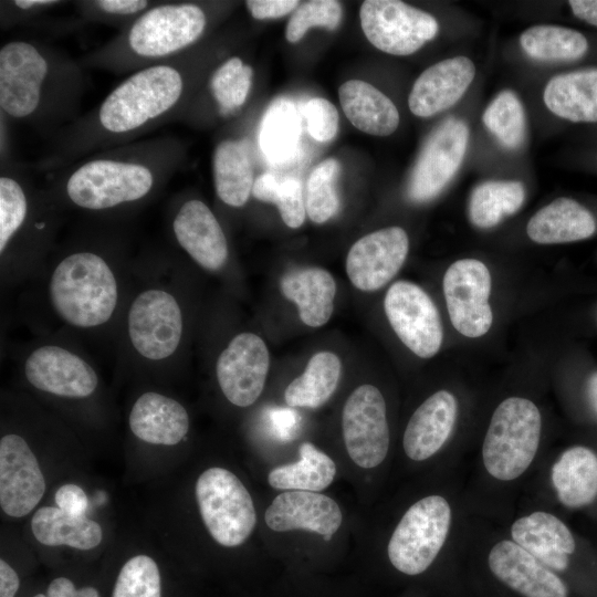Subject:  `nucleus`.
Here are the masks:
<instances>
[{"label": "nucleus", "instance_id": "1", "mask_svg": "<svg viewBox=\"0 0 597 597\" xmlns=\"http://www.w3.org/2000/svg\"><path fill=\"white\" fill-rule=\"evenodd\" d=\"M192 84L187 52L130 73L94 109L53 133L52 150L41 167H66L172 122L181 113Z\"/></svg>", "mask_w": 597, "mask_h": 597}, {"label": "nucleus", "instance_id": "2", "mask_svg": "<svg viewBox=\"0 0 597 597\" xmlns=\"http://www.w3.org/2000/svg\"><path fill=\"white\" fill-rule=\"evenodd\" d=\"M181 156V146L174 136L104 149L64 167L55 179L54 193L92 212L135 206L172 177Z\"/></svg>", "mask_w": 597, "mask_h": 597}, {"label": "nucleus", "instance_id": "3", "mask_svg": "<svg viewBox=\"0 0 597 597\" xmlns=\"http://www.w3.org/2000/svg\"><path fill=\"white\" fill-rule=\"evenodd\" d=\"M84 86L82 65L52 46L15 39L0 49V109L8 119L56 132L80 117Z\"/></svg>", "mask_w": 597, "mask_h": 597}, {"label": "nucleus", "instance_id": "4", "mask_svg": "<svg viewBox=\"0 0 597 597\" xmlns=\"http://www.w3.org/2000/svg\"><path fill=\"white\" fill-rule=\"evenodd\" d=\"M206 10L193 2H156L82 64L124 75L186 53L205 34Z\"/></svg>", "mask_w": 597, "mask_h": 597}, {"label": "nucleus", "instance_id": "5", "mask_svg": "<svg viewBox=\"0 0 597 597\" xmlns=\"http://www.w3.org/2000/svg\"><path fill=\"white\" fill-rule=\"evenodd\" d=\"M56 315L75 328H94L114 315L119 289L113 268L100 252L81 249L62 258L49 281Z\"/></svg>", "mask_w": 597, "mask_h": 597}, {"label": "nucleus", "instance_id": "6", "mask_svg": "<svg viewBox=\"0 0 597 597\" xmlns=\"http://www.w3.org/2000/svg\"><path fill=\"white\" fill-rule=\"evenodd\" d=\"M540 436L537 407L521 397L505 399L493 412L483 441L482 458L486 471L501 481L519 478L532 463Z\"/></svg>", "mask_w": 597, "mask_h": 597}, {"label": "nucleus", "instance_id": "7", "mask_svg": "<svg viewBox=\"0 0 597 597\" xmlns=\"http://www.w3.org/2000/svg\"><path fill=\"white\" fill-rule=\"evenodd\" d=\"M451 523V510L440 495L412 504L396 526L387 547L392 567L406 576L425 574L441 551Z\"/></svg>", "mask_w": 597, "mask_h": 597}, {"label": "nucleus", "instance_id": "8", "mask_svg": "<svg viewBox=\"0 0 597 597\" xmlns=\"http://www.w3.org/2000/svg\"><path fill=\"white\" fill-rule=\"evenodd\" d=\"M201 519L212 538L226 547L243 544L254 530L253 500L231 471L213 467L205 470L196 483Z\"/></svg>", "mask_w": 597, "mask_h": 597}, {"label": "nucleus", "instance_id": "9", "mask_svg": "<svg viewBox=\"0 0 597 597\" xmlns=\"http://www.w3.org/2000/svg\"><path fill=\"white\" fill-rule=\"evenodd\" d=\"M182 332V311L170 292L150 287L135 296L127 314V334L140 357L153 362L169 358L178 349Z\"/></svg>", "mask_w": 597, "mask_h": 597}, {"label": "nucleus", "instance_id": "10", "mask_svg": "<svg viewBox=\"0 0 597 597\" xmlns=\"http://www.w3.org/2000/svg\"><path fill=\"white\" fill-rule=\"evenodd\" d=\"M367 40L392 55H410L438 33L437 20L428 12L398 0H366L359 10Z\"/></svg>", "mask_w": 597, "mask_h": 597}, {"label": "nucleus", "instance_id": "11", "mask_svg": "<svg viewBox=\"0 0 597 597\" xmlns=\"http://www.w3.org/2000/svg\"><path fill=\"white\" fill-rule=\"evenodd\" d=\"M343 437L349 458L364 469L379 465L389 448L386 404L373 385L357 387L347 398L342 415Z\"/></svg>", "mask_w": 597, "mask_h": 597}, {"label": "nucleus", "instance_id": "12", "mask_svg": "<svg viewBox=\"0 0 597 597\" xmlns=\"http://www.w3.org/2000/svg\"><path fill=\"white\" fill-rule=\"evenodd\" d=\"M384 307L392 329L412 353L421 358L438 353L443 338L439 312L420 286L395 282L386 293Z\"/></svg>", "mask_w": 597, "mask_h": 597}, {"label": "nucleus", "instance_id": "13", "mask_svg": "<svg viewBox=\"0 0 597 597\" xmlns=\"http://www.w3.org/2000/svg\"><path fill=\"white\" fill-rule=\"evenodd\" d=\"M469 128L453 117L442 122L427 138L408 184V197L416 202L434 198L453 178L464 158Z\"/></svg>", "mask_w": 597, "mask_h": 597}, {"label": "nucleus", "instance_id": "14", "mask_svg": "<svg viewBox=\"0 0 597 597\" xmlns=\"http://www.w3.org/2000/svg\"><path fill=\"white\" fill-rule=\"evenodd\" d=\"M491 275L475 259L452 263L443 276V293L448 313L454 328L467 337L488 333L493 315L489 304Z\"/></svg>", "mask_w": 597, "mask_h": 597}, {"label": "nucleus", "instance_id": "15", "mask_svg": "<svg viewBox=\"0 0 597 597\" xmlns=\"http://www.w3.org/2000/svg\"><path fill=\"white\" fill-rule=\"evenodd\" d=\"M269 366V350L260 336L248 332L235 335L217 359L222 394L234 406H251L263 391Z\"/></svg>", "mask_w": 597, "mask_h": 597}, {"label": "nucleus", "instance_id": "16", "mask_svg": "<svg viewBox=\"0 0 597 597\" xmlns=\"http://www.w3.org/2000/svg\"><path fill=\"white\" fill-rule=\"evenodd\" d=\"M27 380L36 389L65 398H85L98 385L95 369L74 352L59 345H42L24 362Z\"/></svg>", "mask_w": 597, "mask_h": 597}, {"label": "nucleus", "instance_id": "17", "mask_svg": "<svg viewBox=\"0 0 597 597\" xmlns=\"http://www.w3.org/2000/svg\"><path fill=\"white\" fill-rule=\"evenodd\" d=\"M45 492V480L28 442L15 433L0 440V505L11 517L29 514Z\"/></svg>", "mask_w": 597, "mask_h": 597}, {"label": "nucleus", "instance_id": "18", "mask_svg": "<svg viewBox=\"0 0 597 597\" xmlns=\"http://www.w3.org/2000/svg\"><path fill=\"white\" fill-rule=\"evenodd\" d=\"M409 240L399 227L380 229L356 241L346 258V272L355 287L371 292L383 287L400 270Z\"/></svg>", "mask_w": 597, "mask_h": 597}, {"label": "nucleus", "instance_id": "19", "mask_svg": "<svg viewBox=\"0 0 597 597\" xmlns=\"http://www.w3.org/2000/svg\"><path fill=\"white\" fill-rule=\"evenodd\" d=\"M492 578L515 597H569L565 582L512 541L495 544L488 556Z\"/></svg>", "mask_w": 597, "mask_h": 597}, {"label": "nucleus", "instance_id": "20", "mask_svg": "<svg viewBox=\"0 0 597 597\" xmlns=\"http://www.w3.org/2000/svg\"><path fill=\"white\" fill-rule=\"evenodd\" d=\"M171 231L178 245L205 270L218 271L227 263L226 234L202 200H185L172 216Z\"/></svg>", "mask_w": 597, "mask_h": 597}, {"label": "nucleus", "instance_id": "21", "mask_svg": "<svg viewBox=\"0 0 597 597\" xmlns=\"http://www.w3.org/2000/svg\"><path fill=\"white\" fill-rule=\"evenodd\" d=\"M264 521L274 532L303 530L329 541L339 528L343 515L338 504L325 494L286 491L274 498Z\"/></svg>", "mask_w": 597, "mask_h": 597}, {"label": "nucleus", "instance_id": "22", "mask_svg": "<svg viewBox=\"0 0 597 597\" xmlns=\"http://www.w3.org/2000/svg\"><path fill=\"white\" fill-rule=\"evenodd\" d=\"M475 75V66L467 56L438 62L416 80L408 105L419 117L433 116L453 106L465 93Z\"/></svg>", "mask_w": 597, "mask_h": 597}, {"label": "nucleus", "instance_id": "23", "mask_svg": "<svg viewBox=\"0 0 597 597\" xmlns=\"http://www.w3.org/2000/svg\"><path fill=\"white\" fill-rule=\"evenodd\" d=\"M457 411V400L447 390H439L425 400L411 416L404 433L407 457L423 461L438 452L452 432Z\"/></svg>", "mask_w": 597, "mask_h": 597}, {"label": "nucleus", "instance_id": "24", "mask_svg": "<svg viewBox=\"0 0 597 597\" xmlns=\"http://www.w3.org/2000/svg\"><path fill=\"white\" fill-rule=\"evenodd\" d=\"M511 535L513 542L555 573L568 568L575 541L568 527L555 515L538 511L523 516L513 523Z\"/></svg>", "mask_w": 597, "mask_h": 597}, {"label": "nucleus", "instance_id": "25", "mask_svg": "<svg viewBox=\"0 0 597 597\" xmlns=\"http://www.w3.org/2000/svg\"><path fill=\"white\" fill-rule=\"evenodd\" d=\"M132 432L140 440L160 446H175L188 433L186 408L168 396L148 391L137 398L128 417Z\"/></svg>", "mask_w": 597, "mask_h": 597}, {"label": "nucleus", "instance_id": "26", "mask_svg": "<svg viewBox=\"0 0 597 597\" xmlns=\"http://www.w3.org/2000/svg\"><path fill=\"white\" fill-rule=\"evenodd\" d=\"M544 103L557 117L570 123H597V66L553 76L544 90Z\"/></svg>", "mask_w": 597, "mask_h": 597}, {"label": "nucleus", "instance_id": "27", "mask_svg": "<svg viewBox=\"0 0 597 597\" xmlns=\"http://www.w3.org/2000/svg\"><path fill=\"white\" fill-rule=\"evenodd\" d=\"M596 230L597 221L593 212L567 197L557 198L540 209L526 228L530 239L541 244L585 240Z\"/></svg>", "mask_w": 597, "mask_h": 597}, {"label": "nucleus", "instance_id": "28", "mask_svg": "<svg viewBox=\"0 0 597 597\" xmlns=\"http://www.w3.org/2000/svg\"><path fill=\"white\" fill-rule=\"evenodd\" d=\"M338 97L346 117L357 129L374 136H388L397 129V107L371 84L347 81L339 86Z\"/></svg>", "mask_w": 597, "mask_h": 597}, {"label": "nucleus", "instance_id": "29", "mask_svg": "<svg viewBox=\"0 0 597 597\" xmlns=\"http://www.w3.org/2000/svg\"><path fill=\"white\" fill-rule=\"evenodd\" d=\"M280 286L283 295L298 307L304 324L320 327L328 322L334 308L336 284L321 268H303L285 273Z\"/></svg>", "mask_w": 597, "mask_h": 597}, {"label": "nucleus", "instance_id": "30", "mask_svg": "<svg viewBox=\"0 0 597 597\" xmlns=\"http://www.w3.org/2000/svg\"><path fill=\"white\" fill-rule=\"evenodd\" d=\"M213 184L218 198L227 206L243 207L254 184L253 164L244 139H223L214 148Z\"/></svg>", "mask_w": 597, "mask_h": 597}, {"label": "nucleus", "instance_id": "31", "mask_svg": "<svg viewBox=\"0 0 597 597\" xmlns=\"http://www.w3.org/2000/svg\"><path fill=\"white\" fill-rule=\"evenodd\" d=\"M552 481L565 506L591 503L597 496V455L582 446L567 449L553 465Z\"/></svg>", "mask_w": 597, "mask_h": 597}, {"label": "nucleus", "instance_id": "32", "mask_svg": "<svg viewBox=\"0 0 597 597\" xmlns=\"http://www.w3.org/2000/svg\"><path fill=\"white\" fill-rule=\"evenodd\" d=\"M34 190L13 167L2 166L0 176V254L3 255L13 243L24 237L33 222L35 211Z\"/></svg>", "mask_w": 597, "mask_h": 597}, {"label": "nucleus", "instance_id": "33", "mask_svg": "<svg viewBox=\"0 0 597 597\" xmlns=\"http://www.w3.org/2000/svg\"><path fill=\"white\" fill-rule=\"evenodd\" d=\"M31 530L43 545L87 551L96 547L103 538L101 525L83 516L67 514L54 506H43L32 516Z\"/></svg>", "mask_w": 597, "mask_h": 597}, {"label": "nucleus", "instance_id": "34", "mask_svg": "<svg viewBox=\"0 0 597 597\" xmlns=\"http://www.w3.org/2000/svg\"><path fill=\"white\" fill-rule=\"evenodd\" d=\"M520 43L530 57L543 62L575 63L591 50L590 40L583 32L551 24L525 30Z\"/></svg>", "mask_w": 597, "mask_h": 597}, {"label": "nucleus", "instance_id": "35", "mask_svg": "<svg viewBox=\"0 0 597 597\" xmlns=\"http://www.w3.org/2000/svg\"><path fill=\"white\" fill-rule=\"evenodd\" d=\"M296 462L282 464L270 471L268 481L275 490L320 492L334 480V461L311 442L298 448Z\"/></svg>", "mask_w": 597, "mask_h": 597}, {"label": "nucleus", "instance_id": "36", "mask_svg": "<svg viewBox=\"0 0 597 597\" xmlns=\"http://www.w3.org/2000/svg\"><path fill=\"white\" fill-rule=\"evenodd\" d=\"M339 358L331 352L312 356L304 373L285 389V402L292 408H318L334 394L341 377Z\"/></svg>", "mask_w": 597, "mask_h": 597}, {"label": "nucleus", "instance_id": "37", "mask_svg": "<svg viewBox=\"0 0 597 597\" xmlns=\"http://www.w3.org/2000/svg\"><path fill=\"white\" fill-rule=\"evenodd\" d=\"M525 198L520 181H486L474 188L469 201L472 223L482 229L496 226L504 217L516 212Z\"/></svg>", "mask_w": 597, "mask_h": 597}, {"label": "nucleus", "instance_id": "38", "mask_svg": "<svg viewBox=\"0 0 597 597\" xmlns=\"http://www.w3.org/2000/svg\"><path fill=\"white\" fill-rule=\"evenodd\" d=\"M300 132L294 106L287 101H276L269 107L261 123V149L272 160H285L295 150Z\"/></svg>", "mask_w": 597, "mask_h": 597}, {"label": "nucleus", "instance_id": "39", "mask_svg": "<svg viewBox=\"0 0 597 597\" xmlns=\"http://www.w3.org/2000/svg\"><path fill=\"white\" fill-rule=\"evenodd\" d=\"M252 195L256 200L276 205L284 223L298 228L305 220L306 209L301 181L292 176L264 172L254 180Z\"/></svg>", "mask_w": 597, "mask_h": 597}, {"label": "nucleus", "instance_id": "40", "mask_svg": "<svg viewBox=\"0 0 597 597\" xmlns=\"http://www.w3.org/2000/svg\"><path fill=\"white\" fill-rule=\"evenodd\" d=\"M252 78V67L244 64L238 56L228 59L213 71L208 88L221 116L232 115L245 103Z\"/></svg>", "mask_w": 597, "mask_h": 597}, {"label": "nucleus", "instance_id": "41", "mask_svg": "<svg viewBox=\"0 0 597 597\" xmlns=\"http://www.w3.org/2000/svg\"><path fill=\"white\" fill-rule=\"evenodd\" d=\"M482 121L503 147L516 149L523 144L526 130L525 113L514 92L499 93L485 108Z\"/></svg>", "mask_w": 597, "mask_h": 597}, {"label": "nucleus", "instance_id": "42", "mask_svg": "<svg viewBox=\"0 0 597 597\" xmlns=\"http://www.w3.org/2000/svg\"><path fill=\"white\" fill-rule=\"evenodd\" d=\"M342 171L335 158H327L316 165L308 176L305 192V209L315 223H324L339 209L337 180Z\"/></svg>", "mask_w": 597, "mask_h": 597}, {"label": "nucleus", "instance_id": "43", "mask_svg": "<svg viewBox=\"0 0 597 597\" xmlns=\"http://www.w3.org/2000/svg\"><path fill=\"white\" fill-rule=\"evenodd\" d=\"M112 597H161V577L147 555L129 558L119 570Z\"/></svg>", "mask_w": 597, "mask_h": 597}, {"label": "nucleus", "instance_id": "44", "mask_svg": "<svg viewBox=\"0 0 597 597\" xmlns=\"http://www.w3.org/2000/svg\"><path fill=\"white\" fill-rule=\"evenodd\" d=\"M342 20V6L335 0H312L300 3L285 28V38L290 43L298 42L312 27L328 30L338 28Z\"/></svg>", "mask_w": 597, "mask_h": 597}, {"label": "nucleus", "instance_id": "45", "mask_svg": "<svg viewBox=\"0 0 597 597\" xmlns=\"http://www.w3.org/2000/svg\"><path fill=\"white\" fill-rule=\"evenodd\" d=\"M78 3L80 12L87 20L108 23L123 30L156 2L148 0H93Z\"/></svg>", "mask_w": 597, "mask_h": 597}, {"label": "nucleus", "instance_id": "46", "mask_svg": "<svg viewBox=\"0 0 597 597\" xmlns=\"http://www.w3.org/2000/svg\"><path fill=\"white\" fill-rule=\"evenodd\" d=\"M308 134L317 142L332 140L338 130L339 116L336 107L327 100L315 97L304 107Z\"/></svg>", "mask_w": 597, "mask_h": 597}, {"label": "nucleus", "instance_id": "47", "mask_svg": "<svg viewBox=\"0 0 597 597\" xmlns=\"http://www.w3.org/2000/svg\"><path fill=\"white\" fill-rule=\"evenodd\" d=\"M61 3L56 0L1 1V23L7 25L27 21Z\"/></svg>", "mask_w": 597, "mask_h": 597}, {"label": "nucleus", "instance_id": "48", "mask_svg": "<svg viewBox=\"0 0 597 597\" xmlns=\"http://www.w3.org/2000/svg\"><path fill=\"white\" fill-rule=\"evenodd\" d=\"M56 507L63 512L74 515H85L88 500L84 490L72 483L60 486L55 493Z\"/></svg>", "mask_w": 597, "mask_h": 597}, {"label": "nucleus", "instance_id": "49", "mask_svg": "<svg viewBox=\"0 0 597 597\" xmlns=\"http://www.w3.org/2000/svg\"><path fill=\"white\" fill-rule=\"evenodd\" d=\"M247 9L258 20L275 19L294 11L300 2L296 0H248Z\"/></svg>", "mask_w": 597, "mask_h": 597}, {"label": "nucleus", "instance_id": "50", "mask_svg": "<svg viewBox=\"0 0 597 597\" xmlns=\"http://www.w3.org/2000/svg\"><path fill=\"white\" fill-rule=\"evenodd\" d=\"M20 586L17 572L4 561H0V597H14Z\"/></svg>", "mask_w": 597, "mask_h": 597}, {"label": "nucleus", "instance_id": "51", "mask_svg": "<svg viewBox=\"0 0 597 597\" xmlns=\"http://www.w3.org/2000/svg\"><path fill=\"white\" fill-rule=\"evenodd\" d=\"M568 6L577 19L597 28V0H570Z\"/></svg>", "mask_w": 597, "mask_h": 597}, {"label": "nucleus", "instance_id": "52", "mask_svg": "<svg viewBox=\"0 0 597 597\" xmlns=\"http://www.w3.org/2000/svg\"><path fill=\"white\" fill-rule=\"evenodd\" d=\"M76 590L72 580L57 577L50 583L46 597H75Z\"/></svg>", "mask_w": 597, "mask_h": 597}, {"label": "nucleus", "instance_id": "53", "mask_svg": "<svg viewBox=\"0 0 597 597\" xmlns=\"http://www.w3.org/2000/svg\"><path fill=\"white\" fill-rule=\"evenodd\" d=\"M274 425L280 430H287L294 426L295 415L291 410L281 409L272 413Z\"/></svg>", "mask_w": 597, "mask_h": 597}, {"label": "nucleus", "instance_id": "54", "mask_svg": "<svg viewBox=\"0 0 597 597\" xmlns=\"http://www.w3.org/2000/svg\"><path fill=\"white\" fill-rule=\"evenodd\" d=\"M588 395L593 406L597 410V371L594 373L588 380Z\"/></svg>", "mask_w": 597, "mask_h": 597}, {"label": "nucleus", "instance_id": "55", "mask_svg": "<svg viewBox=\"0 0 597 597\" xmlns=\"http://www.w3.org/2000/svg\"><path fill=\"white\" fill-rule=\"evenodd\" d=\"M75 597H100L94 587H83L76 590Z\"/></svg>", "mask_w": 597, "mask_h": 597}, {"label": "nucleus", "instance_id": "56", "mask_svg": "<svg viewBox=\"0 0 597 597\" xmlns=\"http://www.w3.org/2000/svg\"><path fill=\"white\" fill-rule=\"evenodd\" d=\"M33 597H46V596H45V595H43V594H36V595H35V596H33Z\"/></svg>", "mask_w": 597, "mask_h": 597}, {"label": "nucleus", "instance_id": "57", "mask_svg": "<svg viewBox=\"0 0 597 597\" xmlns=\"http://www.w3.org/2000/svg\"><path fill=\"white\" fill-rule=\"evenodd\" d=\"M594 159H595V161L597 163V155H595Z\"/></svg>", "mask_w": 597, "mask_h": 597}]
</instances>
